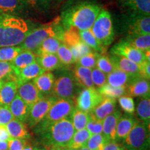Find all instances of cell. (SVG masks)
<instances>
[{
	"label": "cell",
	"mask_w": 150,
	"mask_h": 150,
	"mask_svg": "<svg viewBox=\"0 0 150 150\" xmlns=\"http://www.w3.org/2000/svg\"><path fill=\"white\" fill-rule=\"evenodd\" d=\"M101 6L91 1L72 5L62 12L61 22L64 29L75 27L80 31L91 29L100 12Z\"/></svg>",
	"instance_id": "cell-1"
},
{
	"label": "cell",
	"mask_w": 150,
	"mask_h": 150,
	"mask_svg": "<svg viewBox=\"0 0 150 150\" xmlns=\"http://www.w3.org/2000/svg\"><path fill=\"white\" fill-rule=\"evenodd\" d=\"M33 29L22 17L0 14V47L20 45Z\"/></svg>",
	"instance_id": "cell-2"
},
{
	"label": "cell",
	"mask_w": 150,
	"mask_h": 150,
	"mask_svg": "<svg viewBox=\"0 0 150 150\" xmlns=\"http://www.w3.org/2000/svg\"><path fill=\"white\" fill-rule=\"evenodd\" d=\"M75 132L71 118L67 117L35 133L42 145L67 147Z\"/></svg>",
	"instance_id": "cell-3"
},
{
	"label": "cell",
	"mask_w": 150,
	"mask_h": 150,
	"mask_svg": "<svg viewBox=\"0 0 150 150\" xmlns=\"http://www.w3.org/2000/svg\"><path fill=\"white\" fill-rule=\"evenodd\" d=\"M64 30L61 18H57L50 23L31 29L20 46L23 50H29L34 53L41 43L48 38L55 37L62 41Z\"/></svg>",
	"instance_id": "cell-4"
},
{
	"label": "cell",
	"mask_w": 150,
	"mask_h": 150,
	"mask_svg": "<svg viewBox=\"0 0 150 150\" xmlns=\"http://www.w3.org/2000/svg\"><path fill=\"white\" fill-rule=\"evenodd\" d=\"M75 108L74 100L57 99L54 104L50 108L44 118L35 126L34 133H37L46 129L50 125L61 120L65 118L70 117Z\"/></svg>",
	"instance_id": "cell-5"
},
{
	"label": "cell",
	"mask_w": 150,
	"mask_h": 150,
	"mask_svg": "<svg viewBox=\"0 0 150 150\" xmlns=\"http://www.w3.org/2000/svg\"><path fill=\"white\" fill-rule=\"evenodd\" d=\"M59 76L54 80V85L52 95L57 99L75 100L79 88L76 85L71 70L61 69Z\"/></svg>",
	"instance_id": "cell-6"
},
{
	"label": "cell",
	"mask_w": 150,
	"mask_h": 150,
	"mask_svg": "<svg viewBox=\"0 0 150 150\" xmlns=\"http://www.w3.org/2000/svg\"><path fill=\"white\" fill-rule=\"evenodd\" d=\"M149 126L138 120L121 145L125 150H149Z\"/></svg>",
	"instance_id": "cell-7"
},
{
	"label": "cell",
	"mask_w": 150,
	"mask_h": 150,
	"mask_svg": "<svg viewBox=\"0 0 150 150\" xmlns=\"http://www.w3.org/2000/svg\"><path fill=\"white\" fill-rule=\"evenodd\" d=\"M91 29L95 38L104 47L107 48L114 40V29L111 15L105 9H101Z\"/></svg>",
	"instance_id": "cell-8"
},
{
	"label": "cell",
	"mask_w": 150,
	"mask_h": 150,
	"mask_svg": "<svg viewBox=\"0 0 150 150\" xmlns=\"http://www.w3.org/2000/svg\"><path fill=\"white\" fill-rule=\"evenodd\" d=\"M123 29L127 35L150 34V16L127 13Z\"/></svg>",
	"instance_id": "cell-9"
},
{
	"label": "cell",
	"mask_w": 150,
	"mask_h": 150,
	"mask_svg": "<svg viewBox=\"0 0 150 150\" xmlns=\"http://www.w3.org/2000/svg\"><path fill=\"white\" fill-rule=\"evenodd\" d=\"M104 97L96 88L82 89L75 99V107L90 113L102 102Z\"/></svg>",
	"instance_id": "cell-10"
},
{
	"label": "cell",
	"mask_w": 150,
	"mask_h": 150,
	"mask_svg": "<svg viewBox=\"0 0 150 150\" xmlns=\"http://www.w3.org/2000/svg\"><path fill=\"white\" fill-rule=\"evenodd\" d=\"M57 100L53 95L44 97L31 106L27 122L29 128H33L44 118L51 106Z\"/></svg>",
	"instance_id": "cell-11"
},
{
	"label": "cell",
	"mask_w": 150,
	"mask_h": 150,
	"mask_svg": "<svg viewBox=\"0 0 150 150\" xmlns=\"http://www.w3.org/2000/svg\"><path fill=\"white\" fill-rule=\"evenodd\" d=\"M110 54L123 56L140 65L146 61L144 52L134 47L124 39L117 42L110 50Z\"/></svg>",
	"instance_id": "cell-12"
},
{
	"label": "cell",
	"mask_w": 150,
	"mask_h": 150,
	"mask_svg": "<svg viewBox=\"0 0 150 150\" xmlns=\"http://www.w3.org/2000/svg\"><path fill=\"white\" fill-rule=\"evenodd\" d=\"M149 80L137 74L126 87V96L131 97L147 98L149 97Z\"/></svg>",
	"instance_id": "cell-13"
},
{
	"label": "cell",
	"mask_w": 150,
	"mask_h": 150,
	"mask_svg": "<svg viewBox=\"0 0 150 150\" xmlns=\"http://www.w3.org/2000/svg\"><path fill=\"white\" fill-rule=\"evenodd\" d=\"M17 94L30 107L44 97L32 81H27L18 85Z\"/></svg>",
	"instance_id": "cell-14"
},
{
	"label": "cell",
	"mask_w": 150,
	"mask_h": 150,
	"mask_svg": "<svg viewBox=\"0 0 150 150\" xmlns=\"http://www.w3.org/2000/svg\"><path fill=\"white\" fill-rule=\"evenodd\" d=\"M122 115V113L121 110L116 108L112 113L103 120L102 135L106 142L115 141L117 122Z\"/></svg>",
	"instance_id": "cell-15"
},
{
	"label": "cell",
	"mask_w": 150,
	"mask_h": 150,
	"mask_svg": "<svg viewBox=\"0 0 150 150\" xmlns=\"http://www.w3.org/2000/svg\"><path fill=\"white\" fill-rule=\"evenodd\" d=\"M76 85L79 88H95L92 81V69L76 64L71 69Z\"/></svg>",
	"instance_id": "cell-16"
},
{
	"label": "cell",
	"mask_w": 150,
	"mask_h": 150,
	"mask_svg": "<svg viewBox=\"0 0 150 150\" xmlns=\"http://www.w3.org/2000/svg\"><path fill=\"white\" fill-rule=\"evenodd\" d=\"M137 122L138 119L133 115H122L117 122L115 142L121 143L126 138L127 135L129 134Z\"/></svg>",
	"instance_id": "cell-17"
},
{
	"label": "cell",
	"mask_w": 150,
	"mask_h": 150,
	"mask_svg": "<svg viewBox=\"0 0 150 150\" xmlns=\"http://www.w3.org/2000/svg\"><path fill=\"white\" fill-rule=\"evenodd\" d=\"M29 8L24 0H0V14L20 16Z\"/></svg>",
	"instance_id": "cell-18"
},
{
	"label": "cell",
	"mask_w": 150,
	"mask_h": 150,
	"mask_svg": "<svg viewBox=\"0 0 150 150\" xmlns=\"http://www.w3.org/2000/svg\"><path fill=\"white\" fill-rule=\"evenodd\" d=\"M55 76L53 73L50 71H45L32 80L38 91L44 97L50 96L52 95L54 85Z\"/></svg>",
	"instance_id": "cell-19"
},
{
	"label": "cell",
	"mask_w": 150,
	"mask_h": 150,
	"mask_svg": "<svg viewBox=\"0 0 150 150\" xmlns=\"http://www.w3.org/2000/svg\"><path fill=\"white\" fill-rule=\"evenodd\" d=\"M119 5L127 13L150 16V0H120Z\"/></svg>",
	"instance_id": "cell-20"
},
{
	"label": "cell",
	"mask_w": 150,
	"mask_h": 150,
	"mask_svg": "<svg viewBox=\"0 0 150 150\" xmlns=\"http://www.w3.org/2000/svg\"><path fill=\"white\" fill-rule=\"evenodd\" d=\"M45 71L43 70L36 62H34L15 73L16 82L18 85H19L25 82L31 81V80L38 77L39 75L42 74Z\"/></svg>",
	"instance_id": "cell-21"
},
{
	"label": "cell",
	"mask_w": 150,
	"mask_h": 150,
	"mask_svg": "<svg viewBox=\"0 0 150 150\" xmlns=\"http://www.w3.org/2000/svg\"><path fill=\"white\" fill-rule=\"evenodd\" d=\"M136 75L115 69L106 76V83L113 87H127Z\"/></svg>",
	"instance_id": "cell-22"
},
{
	"label": "cell",
	"mask_w": 150,
	"mask_h": 150,
	"mask_svg": "<svg viewBox=\"0 0 150 150\" xmlns=\"http://www.w3.org/2000/svg\"><path fill=\"white\" fill-rule=\"evenodd\" d=\"M8 108L14 118L19 120L22 122H27L31 107L20 98L18 94L9 104Z\"/></svg>",
	"instance_id": "cell-23"
},
{
	"label": "cell",
	"mask_w": 150,
	"mask_h": 150,
	"mask_svg": "<svg viewBox=\"0 0 150 150\" xmlns=\"http://www.w3.org/2000/svg\"><path fill=\"white\" fill-rule=\"evenodd\" d=\"M109 58L115 69H118L129 74H139L140 65L121 56L110 54Z\"/></svg>",
	"instance_id": "cell-24"
},
{
	"label": "cell",
	"mask_w": 150,
	"mask_h": 150,
	"mask_svg": "<svg viewBox=\"0 0 150 150\" xmlns=\"http://www.w3.org/2000/svg\"><path fill=\"white\" fill-rule=\"evenodd\" d=\"M117 107L116 99L104 97L102 102L94 109L91 113L96 119L103 120L108 115L112 113Z\"/></svg>",
	"instance_id": "cell-25"
},
{
	"label": "cell",
	"mask_w": 150,
	"mask_h": 150,
	"mask_svg": "<svg viewBox=\"0 0 150 150\" xmlns=\"http://www.w3.org/2000/svg\"><path fill=\"white\" fill-rule=\"evenodd\" d=\"M18 93V83L10 80L4 82L0 88V106H8Z\"/></svg>",
	"instance_id": "cell-26"
},
{
	"label": "cell",
	"mask_w": 150,
	"mask_h": 150,
	"mask_svg": "<svg viewBox=\"0 0 150 150\" xmlns=\"http://www.w3.org/2000/svg\"><path fill=\"white\" fill-rule=\"evenodd\" d=\"M35 62L45 71L51 72L53 70H61L65 67L55 54H47L36 56Z\"/></svg>",
	"instance_id": "cell-27"
},
{
	"label": "cell",
	"mask_w": 150,
	"mask_h": 150,
	"mask_svg": "<svg viewBox=\"0 0 150 150\" xmlns=\"http://www.w3.org/2000/svg\"><path fill=\"white\" fill-rule=\"evenodd\" d=\"M7 130L11 138H19V139L29 140L31 138L28 127L24 122L17 120L13 119L10 122L6 125Z\"/></svg>",
	"instance_id": "cell-28"
},
{
	"label": "cell",
	"mask_w": 150,
	"mask_h": 150,
	"mask_svg": "<svg viewBox=\"0 0 150 150\" xmlns=\"http://www.w3.org/2000/svg\"><path fill=\"white\" fill-rule=\"evenodd\" d=\"M79 34L81 40L89 46L93 51L98 52L99 54H106V48L101 44V42L95 38L92 32L91 29L88 30H79Z\"/></svg>",
	"instance_id": "cell-29"
},
{
	"label": "cell",
	"mask_w": 150,
	"mask_h": 150,
	"mask_svg": "<svg viewBox=\"0 0 150 150\" xmlns=\"http://www.w3.org/2000/svg\"><path fill=\"white\" fill-rule=\"evenodd\" d=\"M35 58L36 56L33 52L29 51V50H22L15 58L13 61L11 62L15 73L27 65L34 63L35 62Z\"/></svg>",
	"instance_id": "cell-30"
},
{
	"label": "cell",
	"mask_w": 150,
	"mask_h": 150,
	"mask_svg": "<svg viewBox=\"0 0 150 150\" xmlns=\"http://www.w3.org/2000/svg\"><path fill=\"white\" fill-rule=\"evenodd\" d=\"M62 41L55 37H50L45 40L35 50L34 54L35 56L42 55L47 54L57 53L59 47L62 44Z\"/></svg>",
	"instance_id": "cell-31"
},
{
	"label": "cell",
	"mask_w": 150,
	"mask_h": 150,
	"mask_svg": "<svg viewBox=\"0 0 150 150\" xmlns=\"http://www.w3.org/2000/svg\"><path fill=\"white\" fill-rule=\"evenodd\" d=\"M136 118L142 122L146 125L150 124V99L149 97L140 98L137 104L136 110H135Z\"/></svg>",
	"instance_id": "cell-32"
},
{
	"label": "cell",
	"mask_w": 150,
	"mask_h": 150,
	"mask_svg": "<svg viewBox=\"0 0 150 150\" xmlns=\"http://www.w3.org/2000/svg\"><path fill=\"white\" fill-rule=\"evenodd\" d=\"M124 40L131 46L143 52L150 50V34L126 35Z\"/></svg>",
	"instance_id": "cell-33"
},
{
	"label": "cell",
	"mask_w": 150,
	"mask_h": 150,
	"mask_svg": "<svg viewBox=\"0 0 150 150\" xmlns=\"http://www.w3.org/2000/svg\"><path fill=\"white\" fill-rule=\"evenodd\" d=\"M91 136V134L86 129L76 131L73 135L72 140L67 147L71 149L78 150L86 145Z\"/></svg>",
	"instance_id": "cell-34"
},
{
	"label": "cell",
	"mask_w": 150,
	"mask_h": 150,
	"mask_svg": "<svg viewBox=\"0 0 150 150\" xmlns=\"http://www.w3.org/2000/svg\"><path fill=\"white\" fill-rule=\"evenodd\" d=\"M73 127L76 131L82 130L86 127L89 119V115L87 112H83L75 107L70 115Z\"/></svg>",
	"instance_id": "cell-35"
},
{
	"label": "cell",
	"mask_w": 150,
	"mask_h": 150,
	"mask_svg": "<svg viewBox=\"0 0 150 150\" xmlns=\"http://www.w3.org/2000/svg\"><path fill=\"white\" fill-rule=\"evenodd\" d=\"M97 90L104 97L117 99L126 95V87H113L108 83L104 84Z\"/></svg>",
	"instance_id": "cell-36"
},
{
	"label": "cell",
	"mask_w": 150,
	"mask_h": 150,
	"mask_svg": "<svg viewBox=\"0 0 150 150\" xmlns=\"http://www.w3.org/2000/svg\"><path fill=\"white\" fill-rule=\"evenodd\" d=\"M81 41L79 30L75 27H70L64 30L62 38V42L69 48L72 47Z\"/></svg>",
	"instance_id": "cell-37"
},
{
	"label": "cell",
	"mask_w": 150,
	"mask_h": 150,
	"mask_svg": "<svg viewBox=\"0 0 150 150\" xmlns=\"http://www.w3.org/2000/svg\"><path fill=\"white\" fill-rule=\"evenodd\" d=\"M56 55L59 59L61 63L64 66H69V65L76 63L70 49L63 43H62L61 46L59 47Z\"/></svg>",
	"instance_id": "cell-38"
},
{
	"label": "cell",
	"mask_w": 150,
	"mask_h": 150,
	"mask_svg": "<svg viewBox=\"0 0 150 150\" xmlns=\"http://www.w3.org/2000/svg\"><path fill=\"white\" fill-rule=\"evenodd\" d=\"M22 50L20 45L0 47V61L12 62Z\"/></svg>",
	"instance_id": "cell-39"
},
{
	"label": "cell",
	"mask_w": 150,
	"mask_h": 150,
	"mask_svg": "<svg viewBox=\"0 0 150 150\" xmlns=\"http://www.w3.org/2000/svg\"><path fill=\"white\" fill-rule=\"evenodd\" d=\"M14 80L16 81V74L11 62L0 61V81Z\"/></svg>",
	"instance_id": "cell-40"
},
{
	"label": "cell",
	"mask_w": 150,
	"mask_h": 150,
	"mask_svg": "<svg viewBox=\"0 0 150 150\" xmlns=\"http://www.w3.org/2000/svg\"><path fill=\"white\" fill-rule=\"evenodd\" d=\"M96 67L106 74H110L115 69V67H114V65L110 61L109 56L106 55V54H100L99 56L98 59L97 60Z\"/></svg>",
	"instance_id": "cell-41"
},
{
	"label": "cell",
	"mask_w": 150,
	"mask_h": 150,
	"mask_svg": "<svg viewBox=\"0 0 150 150\" xmlns=\"http://www.w3.org/2000/svg\"><path fill=\"white\" fill-rule=\"evenodd\" d=\"M99 55H100V54H99L98 52L92 51L89 54L80 58L76 63L82 67L93 69L96 67L97 60L98 59Z\"/></svg>",
	"instance_id": "cell-42"
},
{
	"label": "cell",
	"mask_w": 150,
	"mask_h": 150,
	"mask_svg": "<svg viewBox=\"0 0 150 150\" xmlns=\"http://www.w3.org/2000/svg\"><path fill=\"white\" fill-rule=\"evenodd\" d=\"M106 142L102 134H93L90 137L86 146L91 150H102Z\"/></svg>",
	"instance_id": "cell-43"
},
{
	"label": "cell",
	"mask_w": 150,
	"mask_h": 150,
	"mask_svg": "<svg viewBox=\"0 0 150 150\" xmlns=\"http://www.w3.org/2000/svg\"><path fill=\"white\" fill-rule=\"evenodd\" d=\"M70 49L71 52H72L76 63L82 56H85L86 54H89L90 52L93 51L89 46H88L82 40L80 42H79L78 44H76V45L72 47H70Z\"/></svg>",
	"instance_id": "cell-44"
},
{
	"label": "cell",
	"mask_w": 150,
	"mask_h": 150,
	"mask_svg": "<svg viewBox=\"0 0 150 150\" xmlns=\"http://www.w3.org/2000/svg\"><path fill=\"white\" fill-rule=\"evenodd\" d=\"M118 103L120 106L129 115H134L135 113V102L133 97L129 96H122L118 98Z\"/></svg>",
	"instance_id": "cell-45"
},
{
	"label": "cell",
	"mask_w": 150,
	"mask_h": 150,
	"mask_svg": "<svg viewBox=\"0 0 150 150\" xmlns=\"http://www.w3.org/2000/svg\"><path fill=\"white\" fill-rule=\"evenodd\" d=\"M89 119L86 125V129L91 135L99 134L102 133L103 120H99L95 118L91 113H88Z\"/></svg>",
	"instance_id": "cell-46"
},
{
	"label": "cell",
	"mask_w": 150,
	"mask_h": 150,
	"mask_svg": "<svg viewBox=\"0 0 150 150\" xmlns=\"http://www.w3.org/2000/svg\"><path fill=\"white\" fill-rule=\"evenodd\" d=\"M91 76L94 86L96 89L106 83V74L99 70L97 67L92 69Z\"/></svg>",
	"instance_id": "cell-47"
},
{
	"label": "cell",
	"mask_w": 150,
	"mask_h": 150,
	"mask_svg": "<svg viewBox=\"0 0 150 150\" xmlns=\"http://www.w3.org/2000/svg\"><path fill=\"white\" fill-rule=\"evenodd\" d=\"M30 7H33L37 11L43 12L49 10L52 0H24Z\"/></svg>",
	"instance_id": "cell-48"
},
{
	"label": "cell",
	"mask_w": 150,
	"mask_h": 150,
	"mask_svg": "<svg viewBox=\"0 0 150 150\" xmlns=\"http://www.w3.org/2000/svg\"><path fill=\"white\" fill-rule=\"evenodd\" d=\"M13 119H14V117L8 106H0V125L6 126Z\"/></svg>",
	"instance_id": "cell-49"
},
{
	"label": "cell",
	"mask_w": 150,
	"mask_h": 150,
	"mask_svg": "<svg viewBox=\"0 0 150 150\" xmlns=\"http://www.w3.org/2000/svg\"><path fill=\"white\" fill-rule=\"evenodd\" d=\"M27 140L11 138L8 141V150H22Z\"/></svg>",
	"instance_id": "cell-50"
},
{
	"label": "cell",
	"mask_w": 150,
	"mask_h": 150,
	"mask_svg": "<svg viewBox=\"0 0 150 150\" xmlns=\"http://www.w3.org/2000/svg\"><path fill=\"white\" fill-rule=\"evenodd\" d=\"M150 62L145 61L140 64L139 75L141 77L149 80L150 79Z\"/></svg>",
	"instance_id": "cell-51"
},
{
	"label": "cell",
	"mask_w": 150,
	"mask_h": 150,
	"mask_svg": "<svg viewBox=\"0 0 150 150\" xmlns=\"http://www.w3.org/2000/svg\"><path fill=\"white\" fill-rule=\"evenodd\" d=\"M102 150H125L121 144L117 143L115 141L107 142L105 144Z\"/></svg>",
	"instance_id": "cell-52"
},
{
	"label": "cell",
	"mask_w": 150,
	"mask_h": 150,
	"mask_svg": "<svg viewBox=\"0 0 150 150\" xmlns=\"http://www.w3.org/2000/svg\"><path fill=\"white\" fill-rule=\"evenodd\" d=\"M10 139H11V138L8 134L6 127L5 125H0V140L8 141Z\"/></svg>",
	"instance_id": "cell-53"
},
{
	"label": "cell",
	"mask_w": 150,
	"mask_h": 150,
	"mask_svg": "<svg viewBox=\"0 0 150 150\" xmlns=\"http://www.w3.org/2000/svg\"><path fill=\"white\" fill-rule=\"evenodd\" d=\"M50 150H76L71 149L69 147H57V146H50L49 147Z\"/></svg>",
	"instance_id": "cell-54"
},
{
	"label": "cell",
	"mask_w": 150,
	"mask_h": 150,
	"mask_svg": "<svg viewBox=\"0 0 150 150\" xmlns=\"http://www.w3.org/2000/svg\"><path fill=\"white\" fill-rule=\"evenodd\" d=\"M8 141H2L0 140V150H8Z\"/></svg>",
	"instance_id": "cell-55"
},
{
	"label": "cell",
	"mask_w": 150,
	"mask_h": 150,
	"mask_svg": "<svg viewBox=\"0 0 150 150\" xmlns=\"http://www.w3.org/2000/svg\"><path fill=\"white\" fill-rule=\"evenodd\" d=\"M33 149L34 150H50L49 149L48 147H46V146H44L42 145L35 146V147H33Z\"/></svg>",
	"instance_id": "cell-56"
},
{
	"label": "cell",
	"mask_w": 150,
	"mask_h": 150,
	"mask_svg": "<svg viewBox=\"0 0 150 150\" xmlns=\"http://www.w3.org/2000/svg\"><path fill=\"white\" fill-rule=\"evenodd\" d=\"M22 150H34V149H33V147H32V146L31 145V144H30L29 142L27 141V142H26L25 145H24L23 149Z\"/></svg>",
	"instance_id": "cell-57"
},
{
	"label": "cell",
	"mask_w": 150,
	"mask_h": 150,
	"mask_svg": "<svg viewBox=\"0 0 150 150\" xmlns=\"http://www.w3.org/2000/svg\"><path fill=\"white\" fill-rule=\"evenodd\" d=\"M144 54H145V58L146 61L150 62V50L144 52Z\"/></svg>",
	"instance_id": "cell-58"
},
{
	"label": "cell",
	"mask_w": 150,
	"mask_h": 150,
	"mask_svg": "<svg viewBox=\"0 0 150 150\" xmlns=\"http://www.w3.org/2000/svg\"><path fill=\"white\" fill-rule=\"evenodd\" d=\"M78 150H91V149H89L88 147H86V146H84V147H82L81 148H80V149H79Z\"/></svg>",
	"instance_id": "cell-59"
},
{
	"label": "cell",
	"mask_w": 150,
	"mask_h": 150,
	"mask_svg": "<svg viewBox=\"0 0 150 150\" xmlns=\"http://www.w3.org/2000/svg\"><path fill=\"white\" fill-rule=\"evenodd\" d=\"M4 81H0V86L2 85V84L4 83Z\"/></svg>",
	"instance_id": "cell-60"
},
{
	"label": "cell",
	"mask_w": 150,
	"mask_h": 150,
	"mask_svg": "<svg viewBox=\"0 0 150 150\" xmlns=\"http://www.w3.org/2000/svg\"><path fill=\"white\" fill-rule=\"evenodd\" d=\"M56 1H57L58 2H62V1H63L64 0H56Z\"/></svg>",
	"instance_id": "cell-61"
},
{
	"label": "cell",
	"mask_w": 150,
	"mask_h": 150,
	"mask_svg": "<svg viewBox=\"0 0 150 150\" xmlns=\"http://www.w3.org/2000/svg\"><path fill=\"white\" fill-rule=\"evenodd\" d=\"M1 86H2V85H1V86H0V88H1Z\"/></svg>",
	"instance_id": "cell-62"
}]
</instances>
